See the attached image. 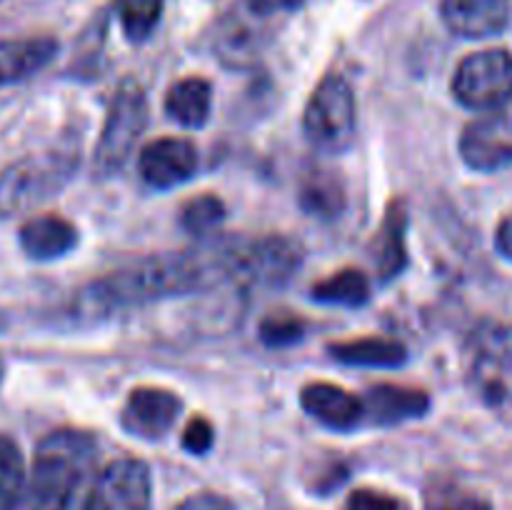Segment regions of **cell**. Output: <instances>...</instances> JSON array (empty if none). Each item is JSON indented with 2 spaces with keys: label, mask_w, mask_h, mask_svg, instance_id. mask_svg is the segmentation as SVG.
Wrapping results in <instances>:
<instances>
[{
  "label": "cell",
  "mask_w": 512,
  "mask_h": 510,
  "mask_svg": "<svg viewBox=\"0 0 512 510\" xmlns=\"http://www.w3.org/2000/svg\"><path fill=\"white\" fill-rule=\"evenodd\" d=\"M305 0H248L250 10L255 15H275L288 13V10H298Z\"/></svg>",
  "instance_id": "4dcf8cb0"
},
{
  "label": "cell",
  "mask_w": 512,
  "mask_h": 510,
  "mask_svg": "<svg viewBox=\"0 0 512 510\" xmlns=\"http://www.w3.org/2000/svg\"><path fill=\"white\" fill-rule=\"evenodd\" d=\"M300 405L310 418L340 433H348L363 423V400L333 383L305 385L300 390Z\"/></svg>",
  "instance_id": "4fadbf2b"
},
{
  "label": "cell",
  "mask_w": 512,
  "mask_h": 510,
  "mask_svg": "<svg viewBox=\"0 0 512 510\" xmlns=\"http://www.w3.org/2000/svg\"><path fill=\"white\" fill-rule=\"evenodd\" d=\"M355 125L358 108L353 88L343 75H325L305 105V138L323 153H343L353 143Z\"/></svg>",
  "instance_id": "5b68a950"
},
{
  "label": "cell",
  "mask_w": 512,
  "mask_h": 510,
  "mask_svg": "<svg viewBox=\"0 0 512 510\" xmlns=\"http://www.w3.org/2000/svg\"><path fill=\"white\" fill-rule=\"evenodd\" d=\"M428 510H493L488 500L478 498L473 493H465V490L448 488L440 490L433 500H430Z\"/></svg>",
  "instance_id": "4316f807"
},
{
  "label": "cell",
  "mask_w": 512,
  "mask_h": 510,
  "mask_svg": "<svg viewBox=\"0 0 512 510\" xmlns=\"http://www.w3.org/2000/svg\"><path fill=\"white\" fill-rule=\"evenodd\" d=\"M460 158L475 173H498L512 165V105L473 120L463 130Z\"/></svg>",
  "instance_id": "9c48e42d"
},
{
  "label": "cell",
  "mask_w": 512,
  "mask_h": 510,
  "mask_svg": "<svg viewBox=\"0 0 512 510\" xmlns=\"http://www.w3.org/2000/svg\"><path fill=\"white\" fill-rule=\"evenodd\" d=\"M138 168L145 183L153 188H178L198 170V148L185 138L153 140L140 150Z\"/></svg>",
  "instance_id": "30bf717a"
},
{
  "label": "cell",
  "mask_w": 512,
  "mask_h": 510,
  "mask_svg": "<svg viewBox=\"0 0 512 510\" xmlns=\"http://www.w3.org/2000/svg\"><path fill=\"white\" fill-rule=\"evenodd\" d=\"M465 348H473L478 353L488 355L493 363H498L512 378V325L498 323V320H483L468 335Z\"/></svg>",
  "instance_id": "7402d4cb"
},
{
  "label": "cell",
  "mask_w": 512,
  "mask_h": 510,
  "mask_svg": "<svg viewBox=\"0 0 512 510\" xmlns=\"http://www.w3.org/2000/svg\"><path fill=\"white\" fill-rule=\"evenodd\" d=\"M58 55V40L50 35L0 40V88L23 83Z\"/></svg>",
  "instance_id": "9a60e30c"
},
{
  "label": "cell",
  "mask_w": 512,
  "mask_h": 510,
  "mask_svg": "<svg viewBox=\"0 0 512 510\" xmlns=\"http://www.w3.org/2000/svg\"><path fill=\"white\" fill-rule=\"evenodd\" d=\"M80 153L75 148H50L25 155L0 173V220L33 210L68 185Z\"/></svg>",
  "instance_id": "3957f363"
},
{
  "label": "cell",
  "mask_w": 512,
  "mask_h": 510,
  "mask_svg": "<svg viewBox=\"0 0 512 510\" xmlns=\"http://www.w3.org/2000/svg\"><path fill=\"white\" fill-rule=\"evenodd\" d=\"M18 243L30 260H58L78 245V230L60 215H38L20 228Z\"/></svg>",
  "instance_id": "e0dca14e"
},
{
  "label": "cell",
  "mask_w": 512,
  "mask_h": 510,
  "mask_svg": "<svg viewBox=\"0 0 512 510\" xmlns=\"http://www.w3.org/2000/svg\"><path fill=\"white\" fill-rule=\"evenodd\" d=\"M260 340L268 348H288V345L303 340L305 325L293 313H268L260 320Z\"/></svg>",
  "instance_id": "484cf974"
},
{
  "label": "cell",
  "mask_w": 512,
  "mask_h": 510,
  "mask_svg": "<svg viewBox=\"0 0 512 510\" xmlns=\"http://www.w3.org/2000/svg\"><path fill=\"white\" fill-rule=\"evenodd\" d=\"M313 300L325 305H343V308H360L370 300L368 275L355 268H345L333 273L330 278L320 280L310 290Z\"/></svg>",
  "instance_id": "44dd1931"
},
{
  "label": "cell",
  "mask_w": 512,
  "mask_h": 510,
  "mask_svg": "<svg viewBox=\"0 0 512 510\" xmlns=\"http://www.w3.org/2000/svg\"><path fill=\"white\" fill-rule=\"evenodd\" d=\"M235 240L208 245L183 253L150 255L113 270L83 290L80 303L90 313H110L120 308H135L155 300L205 290L233 275Z\"/></svg>",
  "instance_id": "6da1fadb"
},
{
  "label": "cell",
  "mask_w": 512,
  "mask_h": 510,
  "mask_svg": "<svg viewBox=\"0 0 512 510\" xmlns=\"http://www.w3.org/2000/svg\"><path fill=\"white\" fill-rule=\"evenodd\" d=\"M115 15H118L125 38L143 43L158 28L163 0H115Z\"/></svg>",
  "instance_id": "603a6c76"
},
{
  "label": "cell",
  "mask_w": 512,
  "mask_h": 510,
  "mask_svg": "<svg viewBox=\"0 0 512 510\" xmlns=\"http://www.w3.org/2000/svg\"><path fill=\"white\" fill-rule=\"evenodd\" d=\"M453 95L468 110H500L512 100V53L490 48L460 60Z\"/></svg>",
  "instance_id": "8992f818"
},
{
  "label": "cell",
  "mask_w": 512,
  "mask_h": 510,
  "mask_svg": "<svg viewBox=\"0 0 512 510\" xmlns=\"http://www.w3.org/2000/svg\"><path fill=\"white\" fill-rule=\"evenodd\" d=\"M153 480L143 460H113L98 475L80 510H148Z\"/></svg>",
  "instance_id": "ba28073f"
},
{
  "label": "cell",
  "mask_w": 512,
  "mask_h": 510,
  "mask_svg": "<svg viewBox=\"0 0 512 510\" xmlns=\"http://www.w3.org/2000/svg\"><path fill=\"white\" fill-rule=\"evenodd\" d=\"M328 353L338 363L360 365V368H398L408 360V348L400 340L380 338V335L330 343Z\"/></svg>",
  "instance_id": "ac0fdd59"
},
{
  "label": "cell",
  "mask_w": 512,
  "mask_h": 510,
  "mask_svg": "<svg viewBox=\"0 0 512 510\" xmlns=\"http://www.w3.org/2000/svg\"><path fill=\"white\" fill-rule=\"evenodd\" d=\"M440 15L458 38L488 40L510 25L512 0H443Z\"/></svg>",
  "instance_id": "8fae6325"
},
{
  "label": "cell",
  "mask_w": 512,
  "mask_h": 510,
  "mask_svg": "<svg viewBox=\"0 0 512 510\" xmlns=\"http://www.w3.org/2000/svg\"><path fill=\"white\" fill-rule=\"evenodd\" d=\"M373 260L380 283L398 278L408 265V210L403 200H393L373 240Z\"/></svg>",
  "instance_id": "2e32d148"
},
{
  "label": "cell",
  "mask_w": 512,
  "mask_h": 510,
  "mask_svg": "<svg viewBox=\"0 0 512 510\" xmlns=\"http://www.w3.org/2000/svg\"><path fill=\"white\" fill-rule=\"evenodd\" d=\"M95 443L78 430H55L40 440L33 470L8 510H68Z\"/></svg>",
  "instance_id": "7a4b0ae2"
},
{
  "label": "cell",
  "mask_w": 512,
  "mask_h": 510,
  "mask_svg": "<svg viewBox=\"0 0 512 510\" xmlns=\"http://www.w3.org/2000/svg\"><path fill=\"white\" fill-rule=\"evenodd\" d=\"M215 443V430L210 425V420L205 418H193L183 430V448L193 455H203L213 448Z\"/></svg>",
  "instance_id": "83f0119b"
},
{
  "label": "cell",
  "mask_w": 512,
  "mask_h": 510,
  "mask_svg": "<svg viewBox=\"0 0 512 510\" xmlns=\"http://www.w3.org/2000/svg\"><path fill=\"white\" fill-rule=\"evenodd\" d=\"M175 510H235L233 500L218 493H198L185 498Z\"/></svg>",
  "instance_id": "f546056e"
},
{
  "label": "cell",
  "mask_w": 512,
  "mask_h": 510,
  "mask_svg": "<svg viewBox=\"0 0 512 510\" xmlns=\"http://www.w3.org/2000/svg\"><path fill=\"white\" fill-rule=\"evenodd\" d=\"M180 398L165 388H135L128 395L123 415V428L135 438H163L173 428L180 413Z\"/></svg>",
  "instance_id": "7c38bea8"
},
{
  "label": "cell",
  "mask_w": 512,
  "mask_h": 510,
  "mask_svg": "<svg viewBox=\"0 0 512 510\" xmlns=\"http://www.w3.org/2000/svg\"><path fill=\"white\" fill-rule=\"evenodd\" d=\"M148 118L150 105L143 85L135 83V80H123L110 98L103 133L95 145V175L110 178L125 168L135 145H138V138L148 128Z\"/></svg>",
  "instance_id": "277c9868"
},
{
  "label": "cell",
  "mask_w": 512,
  "mask_h": 510,
  "mask_svg": "<svg viewBox=\"0 0 512 510\" xmlns=\"http://www.w3.org/2000/svg\"><path fill=\"white\" fill-rule=\"evenodd\" d=\"M495 248H498V253L503 255L505 260L512 263V213L508 218H503V223L495 230Z\"/></svg>",
  "instance_id": "1f68e13d"
},
{
  "label": "cell",
  "mask_w": 512,
  "mask_h": 510,
  "mask_svg": "<svg viewBox=\"0 0 512 510\" xmlns=\"http://www.w3.org/2000/svg\"><path fill=\"white\" fill-rule=\"evenodd\" d=\"M210 105H213V88L198 75L178 80L165 95V110L183 128H203L210 118Z\"/></svg>",
  "instance_id": "ffe728a7"
},
{
  "label": "cell",
  "mask_w": 512,
  "mask_h": 510,
  "mask_svg": "<svg viewBox=\"0 0 512 510\" xmlns=\"http://www.w3.org/2000/svg\"><path fill=\"white\" fill-rule=\"evenodd\" d=\"M298 200L300 208L313 215V218L335 220L343 215L348 193H345L343 180L335 170L313 168L303 175Z\"/></svg>",
  "instance_id": "d6986e66"
},
{
  "label": "cell",
  "mask_w": 512,
  "mask_h": 510,
  "mask_svg": "<svg viewBox=\"0 0 512 510\" xmlns=\"http://www.w3.org/2000/svg\"><path fill=\"white\" fill-rule=\"evenodd\" d=\"M360 400H363V423L370 425H398L403 420L423 418L430 408L425 390L390 383L375 385Z\"/></svg>",
  "instance_id": "5bb4252c"
},
{
  "label": "cell",
  "mask_w": 512,
  "mask_h": 510,
  "mask_svg": "<svg viewBox=\"0 0 512 510\" xmlns=\"http://www.w3.org/2000/svg\"><path fill=\"white\" fill-rule=\"evenodd\" d=\"M345 510H400V503L388 493H380V490H355L348 498V508Z\"/></svg>",
  "instance_id": "f1b7e54d"
},
{
  "label": "cell",
  "mask_w": 512,
  "mask_h": 510,
  "mask_svg": "<svg viewBox=\"0 0 512 510\" xmlns=\"http://www.w3.org/2000/svg\"><path fill=\"white\" fill-rule=\"evenodd\" d=\"M300 263H303L300 245L283 235H265L248 243L235 240L230 280L250 285V288H275V285L288 283Z\"/></svg>",
  "instance_id": "52a82bcc"
},
{
  "label": "cell",
  "mask_w": 512,
  "mask_h": 510,
  "mask_svg": "<svg viewBox=\"0 0 512 510\" xmlns=\"http://www.w3.org/2000/svg\"><path fill=\"white\" fill-rule=\"evenodd\" d=\"M5 328V318H3V315H0V330H3Z\"/></svg>",
  "instance_id": "d6a6232c"
},
{
  "label": "cell",
  "mask_w": 512,
  "mask_h": 510,
  "mask_svg": "<svg viewBox=\"0 0 512 510\" xmlns=\"http://www.w3.org/2000/svg\"><path fill=\"white\" fill-rule=\"evenodd\" d=\"M225 205L218 195L205 193L198 198L188 200L180 210V225L188 230L190 235H208L223 223Z\"/></svg>",
  "instance_id": "d4e9b609"
},
{
  "label": "cell",
  "mask_w": 512,
  "mask_h": 510,
  "mask_svg": "<svg viewBox=\"0 0 512 510\" xmlns=\"http://www.w3.org/2000/svg\"><path fill=\"white\" fill-rule=\"evenodd\" d=\"M25 463L18 443L0 435V510H8L25 483Z\"/></svg>",
  "instance_id": "cb8c5ba5"
}]
</instances>
